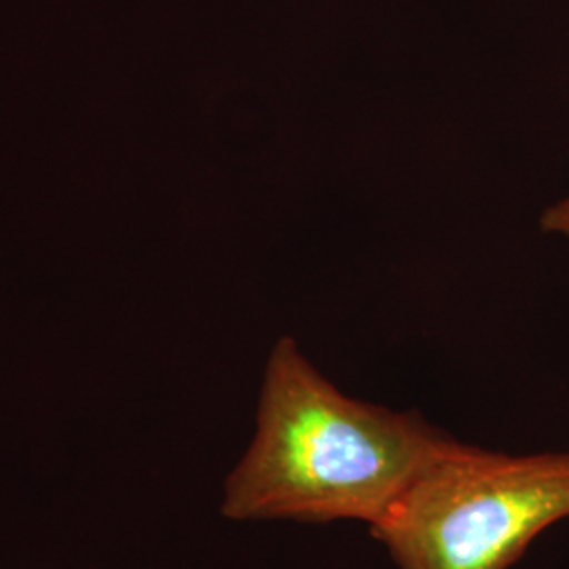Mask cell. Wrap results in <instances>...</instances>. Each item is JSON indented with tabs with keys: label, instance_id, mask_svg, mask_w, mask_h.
<instances>
[{
	"label": "cell",
	"instance_id": "obj_1",
	"mask_svg": "<svg viewBox=\"0 0 569 569\" xmlns=\"http://www.w3.org/2000/svg\"><path fill=\"white\" fill-rule=\"evenodd\" d=\"M453 437L418 411L352 399L293 338L266 363L256 432L228 472L230 521H380Z\"/></svg>",
	"mask_w": 569,
	"mask_h": 569
},
{
	"label": "cell",
	"instance_id": "obj_2",
	"mask_svg": "<svg viewBox=\"0 0 569 569\" xmlns=\"http://www.w3.org/2000/svg\"><path fill=\"white\" fill-rule=\"evenodd\" d=\"M569 519V451L507 453L453 439L369 533L399 569H510Z\"/></svg>",
	"mask_w": 569,
	"mask_h": 569
},
{
	"label": "cell",
	"instance_id": "obj_3",
	"mask_svg": "<svg viewBox=\"0 0 569 569\" xmlns=\"http://www.w3.org/2000/svg\"><path fill=\"white\" fill-rule=\"evenodd\" d=\"M540 224H542L545 232L559 234V237L569 239V197L549 207V209L542 213Z\"/></svg>",
	"mask_w": 569,
	"mask_h": 569
}]
</instances>
